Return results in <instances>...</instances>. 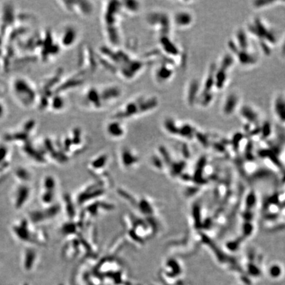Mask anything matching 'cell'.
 Here are the masks:
<instances>
[{"label":"cell","instance_id":"cell-1","mask_svg":"<svg viewBox=\"0 0 285 285\" xmlns=\"http://www.w3.org/2000/svg\"><path fill=\"white\" fill-rule=\"evenodd\" d=\"M11 96L19 106L25 109H31L38 104V92L31 80L24 76H15L9 83Z\"/></svg>","mask_w":285,"mask_h":285},{"label":"cell","instance_id":"cell-2","mask_svg":"<svg viewBox=\"0 0 285 285\" xmlns=\"http://www.w3.org/2000/svg\"><path fill=\"white\" fill-rule=\"evenodd\" d=\"M137 99L133 101L129 102L125 104L120 110L116 113L114 118L116 119L128 118L134 117L140 114L149 112L150 110H154L158 105V100L152 97L147 100Z\"/></svg>","mask_w":285,"mask_h":285},{"label":"cell","instance_id":"cell-3","mask_svg":"<svg viewBox=\"0 0 285 285\" xmlns=\"http://www.w3.org/2000/svg\"><path fill=\"white\" fill-rule=\"evenodd\" d=\"M36 126V121L32 119H27L21 125V128L17 132L7 135L5 138L7 141H25L27 140L28 134L32 132Z\"/></svg>","mask_w":285,"mask_h":285},{"label":"cell","instance_id":"cell-4","mask_svg":"<svg viewBox=\"0 0 285 285\" xmlns=\"http://www.w3.org/2000/svg\"><path fill=\"white\" fill-rule=\"evenodd\" d=\"M77 39V31L72 27H67L62 31L60 41L61 44L65 48L70 47L75 44Z\"/></svg>","mask_w":285,"mask_h":285},{"label":"cell","instance_id":"cell-5","mask_svg":"<svg viewBox=\"0 0 285 285\" xmlns=\"http://www.w3.org/2000/svg\"><path fill=\"white\" fill-rule=\"evenodd\" d=\"M193 22V17L189 13L185 11H178L174 17V22L178 27H186L191 25Z\"/></svg>","mask_w":285,"mask_h":285},{"label":"cell","instance_id":"cell-6","mask_svg":"<svg viewBox=\"0 0 285 285\" xmlns=\"http://www.w3.org/2000/svg\"><path fill=\"white\" fill-rule=\"evenodd\" d=\"M238 103V96L234 93H231L227 96L224 103L223 110L225 114L229 116L235 112Z\"/></svg>","mask_w":285,"mask_h":285},{"label":"cell","instance_id":"cell-7","mask_svg":"<svg viewBox=\"0 0 285 285\" xmlns=\"http://www.w3.org/2000/svg\"><path fill=\"white\" fill-rule=\"evenodd\" d=\"M87 102L93 108H100L102 106V100L100 94L97 89L91 88L89 89L85 94Z\"/></svg>","mask_w":285,"mask_h":285},{"label":"cell","instance_id":"cell-8","mask_svg":"<svg viewBox=\"0 0 285 285\" xmlns=\"http://www.w3.org/2000/svg\"><path fill=\"white\" fill-rule=\"evenodd\" d=\"M274 112L277 118L285 122V100L282 96H278L274 102Z\"/></svg>","mask_w":285,"mask_h":285},{"label":"cell","instance_id":"cell-9","mask_svg":"<svg viewBox=\"0 0 285 285\" xmlns=\"http://www.w3.org/2000/svg\"><path fill=\"white\" fill-rule=\"evenodd\" d=\"M107 131L108 133L112 136L122 135L124 132L122 123L116 119L108 124Z\"/></svg>","mask_w":285,"mask_h":285},{"label":"cell","instance_id":"cell-10","mask_svg":"<svg viewBox=\"0 0 285 285\" xmlns=\"http://www.w3.org/2000/svg\"><path fill=\"white\" fill-rule=\"evenodd\" d=\"M172 70L167 65H163L158 68L156 71V79L158 81L164 82L168 81L172 75Z\"/></svg>","mask_w":285,"mask_h":285},{"label":"cell","instance_id":"cell-11","mask_svg":"<svg viewBox=\"0 0 285 285\" xmlns=\"http://www.w3.org/2000/svg\"><path fill=\"white\" fill-rule=\"evenodd\" d=\"M199 89V83L197 80L192 81L187 89V102L192 105L196 102L197 93Z\"/></svg>","mask_w":285,"mask_h":285},{"label":"cell","instance_id":"cell-12","mask_svg":"<svg viewBox=\"0 0 285 285\" xmlns=\"http://www.w3.org/2000/svg\"><path fill=\"white\" fill-rule=\"evenodd\" d=\"M28 194H29V190L27 187L21 186L19 188L15 201V207L17 208L22 207V205L25 203L27 199Z\"/></svg>","mask_w":285,"mask_h":285},{"label":"cell","instance_id":"cell-13","mask_svg":"<svg viewBox=\"0 0 285 285\" xmlns=\"http://www.w3.org/2000/svg\"><path fill=\"white\" fill-rule=\"evenodd\" d=\"M226 79L225 70L219 68V70L215 73V86L218 89H223L226 81Z\"/></svg>","mask_w":285,"mask_h":285},{"label":"cell","instance_id":"cell-14","mask_svg":"<svg viewBox=\"0 0 285 285\" xmlns=\"http://www.w3.org/2000/svg\"><path fill=\"white\" fill-rule=\"evenodd\" d=\"M15 232L20 238L21 240H23V241H28L29 240L30 238V234H29V232L28 230L27 224L25 222H24L21 226H16L15 228Z\"/></svg>","mask_w":285,"mask_h":285},{"label":"cell","instance_id":"cell-15","mask_svg":"<svg viewBox=\"0 0 285 285\" xmlns=\"http://www.w3.org/2000/svg\"><path fill=\"white\" fill-rule=\"evenodd\" d=\"M161 44L163 47V49L165 50L168 54L176 56L178 54V50L172 42L170 41V39H167L166 36H164L161 40Z\"/></svg>","mask_w":285,"mask_h":285},{"label":"cell","instance_id":"cell-16","mask_svg":"<svg viewBox=\"0 0 285 285\" xmlns=\"http://www.w3.org/2000/svg\"><path fill=\"white\" fill-rule=\"evenodd\" d=\"M241 114L242 117L249 122H256L258 120V116L257 113L254 112L252 108L249 106H244L241 110Z\"/></svg>","mask_w":285,"mask_h":285},{"label":"cell","instance_id":"cell-17","mask_svg":"<svg viewBox=\"0 0 285 285\" xmlns=\"http://www.w3.org/2000/svg\"><path fill=\"white\" fill-rule=\"evenodd\" d=\"M122 6L131 13H135L139 9L140 5L137 2H125Z\"/></svg>","mask_w":285,"mask_h":285},{"label":"cell","instance_id":"cell-18","mask_svg":"<svg viewBox=\"0 0 285 285\" xmlns=\"http://www.w3.org/2000/svg\"><path fill=\"white\" fill-rule=\"evenodd\" d=\"M17 176L18 177L22 180H27L28 178H29V174L28 173L27 171L23 168H19L17 170Z\"/></svg>","mask_w":285,"mask_h":285},{"label":"cell","instance_id":"cell-19","mask_svg":"<svg viewBox=\"0 0 285 285\" xmlns=\"http://www.w3.org/2000/svg\"><path fill=\"white\" fill-rule=\"evenodd\" d=\"M7 111L6 104L0 98V121L3 119L6 116Z\"/></svg>","mask_w":285,"mask_h":285},{"label":"cell","instance_id":"cell-20","mask_svg":"<svg viewBox=\"0 0 285 285\" xmlns=\"http://www.w3.org/2000/svg\"><path fill=\"white\" fill-rule=\"evenodd\" d=\"M7 153V150L6 149V147H0V162H2L4 158L6 157Z\"/></svg>","mask_w":285,"mask_h":285}]
</instances>
